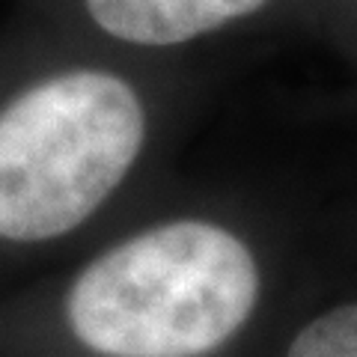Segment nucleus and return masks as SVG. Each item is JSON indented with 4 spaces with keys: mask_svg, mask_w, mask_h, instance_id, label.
<instances>
[{
    "mask_svg": "<svg viewBox=\"0 0 357 357\" xmlns=\"http://www.w3.org/2000/svg\"><path fill=\"white\" fill-rule=\"evenodd\" d=\"M262 292L253 250L203 218L146 227L89 259L63 301L98 357H206L248 325Z\"/></svg>",
    "mask_w": 357,
    "mask_h": 357,
    "instance_id": "f257e3e1",
    "label": "nucleus"
},
{
    "mask_svg": "<svg viewBox=\"0 0 357 357\" xmlns=\"http://www.w3.org/2000/svg\"><path fill=\"white\" fill-rule=\"evenodd\" d=\"M146 105L107 69H66L0 107V241L77 229L126 182L146 146Z\"/></svg>",
    "mask_w": 357,
    "mask_h": 357,
    "instance_id": "f03ea898",
    "label": "nucleus"
},
{
    "mask_svg": "<svg viewBox=\"0 0 357 357\" xmlns=\"http://www.w3.org/2000/svg\"><path fill=\"white\" fill-rule=\"evenodd\" d=\"M265 3L268 0H84L98 30L140 48L194 42Z\"/></svg>",
    "mask_w": 357,
    "mask_h": 357,
    "instance_id": "7ed1b4c3",
    "label": "nucleus"
},
{
    "mask_svg": "<svg viewBox=\"0 0 357 357\" xmlns=\"http://www.w3.org/2000/svg\"><path fill=\"white\" fill-rule=\"evenodd\" d=\"M286 357H357V304H342L304 325Z\"/></svg>",
    "mask_w": 357,
    "mask_h": 357,
    "instance_id": "20e7f679",
    "label": "nucleus"
}]
</instances>
